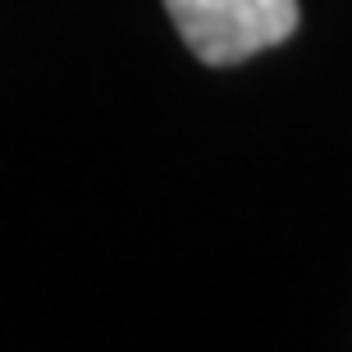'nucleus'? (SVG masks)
<instances>
[{
  "instance_id": "f257e3e1",
  "label": "nucleus",
  "mask_w": 352,
  "mask_h": 352,
  "mask_svg": "<svg viewBox=\"0 0 352 352\" xmlns=\"http://www.w3.org/2000/svg\"><path fill=\"white\" fill-rule=\"evenodd\" d=\"M165 10L210 69H234L298 32V0H165Z\"/></svg>"
}]
</instances>
